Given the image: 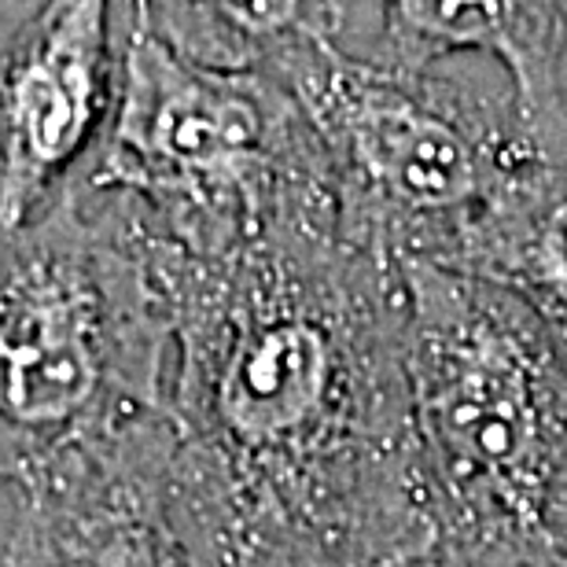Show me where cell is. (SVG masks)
<instances>
[{
  "label": "cell",
  "instance_id": "cell-3",
  "mask_svg": "<svg viewBox=\"0 0 567 567\" xmlns=\"http://www.w3.org/2000/svg\"><path fill=\"white\" fill-rule=\"evenodd\" d=\"M416 435L450 535L549 538L567 453V354L524 295L402 258Z\"/></svg>",
  "mask_w": 567,
  "mask_h": 567
},
{
  "label": "cell",
  "instance_id": "cell-9",
  "mask_svg": "<svg viewBox=\"0 0 567 567\" xmlns=\"http://www.w3.org/2000/svg\"><path fill=\"white\" fill-rule=\"evenodd\" d=\"M126 11L185 60L258 74L332 44L343 27V0H126Z\"/></svg>",
  "mask_w": 567,
  "mask_h": 567
},
{
  "label": "cell",
  "instance_id": "cell-7",
  "mask_svg": "<svg viewBox=\"0 0 567 567\" xmlns=\"http://www.w3.org/2000/svg\"><path fill=\"white\" fill-rule=\"evenodd\" d=\"M115 0H44L11 38L0 115V229L30 221L104 133L118 96L111 52Z\"/></svg>",
  "mask_w": 567,
  "mask_h": 567
},
{
  "label": "cell",
  "instance_id": "cell-4",
  "mask_svg": "<svg viewBox=\"0 0 567 567\" xmlns=\"http://www.w3.org/2000/svg\"><path fill=\"white\" fill-rule=\"evenodd\" d=\"M82 177L137 199L192 255L233 251L339 203L310 118L274 74L185 60L130 11L115 111Z\"/></svg>",
  "mask_w": 567,
  "mask_h": 567
},
{
  "label": "cell",
  "instance_id": "cell-10",
  "mask_svg": "<svg viewBox=\"0 0 567 567\" xmlns=\"http://www.w3.org/2000/svg\"><path fill=\"white\" fill-rule=\"evenodd\" d=\"M446 266L524 295L567 354V169L546 158L519 177L464 233Z\"/></svg>",
  "mask_w": 567,
  "mask_h": 567
},
{
  "label": "cell",
  "instance_id": "cell-12",
  "mask_svg": "<svg viewBox=\"0 0 567 567\" xmlns=\"http://www.w3.org/2000/svg\"><path fill=\"white\" fill-rule=\"evenodd\" d=\"M546 535L553 542V549L567 557V453L557 475V486H553V502H549V516H546Z\"/></svg>",
  "mask_w": 567,
  "mask_h": 567
},
{
  "label": "cell",
  "instance_id": "cell-11",
  "mask_svg": "<svg viewBox=\"0 0 567 567\" xmlns=\"http://www.w3.org/2000/svg\"><path fill=\"white\" fill-rule=\"evenodd\" d=\"M450 538V535H446ZM446 538L435 542L421 553H402V557H365V560H317L299 567H450V546Z\"/></svg>",
  "mask_w": 567,
  "mask_h": 567
},
{
  "label": "cell",
  "instance_id": "cell-6",
  "mask_svg": "<svg viewBox=\"0 0 567 567\" xmlns=\"http://www.w3.org/2000/svg\"><path fill=\"white\" fill-rule=\"evenodd\" d=\"M174 461V413L0 442V567H192Z\"/></svg>",
  "mask_w": 567,
  "mask_h": 567
},
{
  "label": "cell",
  "instance_id": "cell-2",
  "mask_svg": "<svg viewBox=\"0 0 567 567\" xmlns=\"http://www.w3.org/2000/svg\"><path fill=\"white\" fill-rule=\"evenodd\" d=\"M174 372L163 233L137 199L71 174L4 233L0 442H55L174 413Z\"/></svg>",
  "mask_w": 567,
  "mask_h": 567
},
{
  "label": "cell",
  "instance_id": "cell-8",
  "mask_svg": "<svg viewBox=\"0 0 567 567\" xmlns=\"http://www.w3.org/2000/svg\"><path fill=\"white\" fill-rule=\"evenodd\" d=\"M567 19L560 0H383L380 60L431 71L453 52H483L508 71L516 104L542 130L560 111Z\"/></svg>",
  "mask_w": 567,
  "mask_h": 567
},
{
  "label": "cell",
  "instance_id": "cell-5",
  "mask_svg": "<svg viewBox=\"0 0 567 567\" xmlns=\"http://www.w3.org/2000/svg\"><path fill=\"white\" fill-rule=\"evenodd\" d=\"M274 78L321 141L343 233L391 262L446 266L464 233L549 158L516 100L380 55L317 44Z\"/></svg>",
  "mask_w": 567,
  "mask_h": 567
},
{
  "label": "cell",
  "instance_id": "cell-1",
  "mask_svg": "<svg viewBox=\"0 0 567 567\" xmlns=\"http://www.w3.org/2000/svg\"><path fill=\"white\" fill-rule=\"evenodd\" d=\"M163 269L192 567L402 557L450 535L416 435L402 269L350 240L339 203L221 255L163 236Z\"/></svg>",
  "mask_w": 567,
  "mask_h": 567
}]
</instances>
